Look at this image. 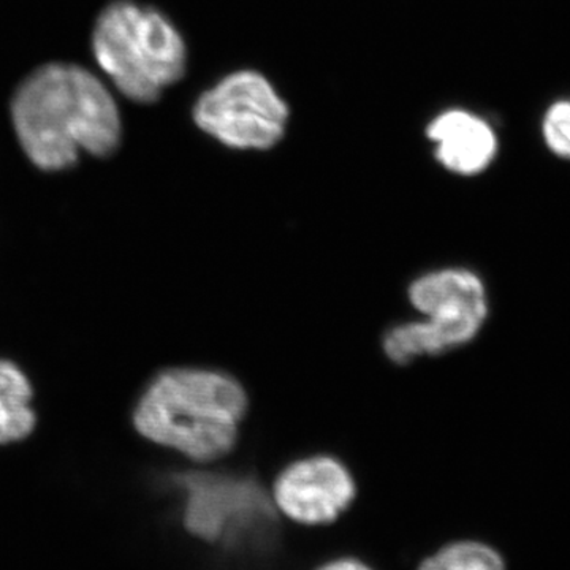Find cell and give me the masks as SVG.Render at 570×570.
<instances>
[{"mask_svg": "<svg viewBox=\"0 0 570 570\" xmlns=\"http://www.w3.org/2000/svg\"><path fill=\"white\" fill-rule=\"evenodd\" d=\"M194 121L228 148L265 151L283 140L288 107L264 75L239 70L198 99Z\"/></svg>", "mask_w": 570, "mask_h": 570, "instance_id": "cell-6", "label": "cell"}, {"mask_svg": "<svg viewBox=\"0 0 570 570\" xmlns=\"http://www.w3.org/2000/svg\"><path fill=\"white\" fill-rule=\"evenodd\" d=\"M18 141L33 165L59 171L81 153L110 156L121 141L118 105L104 82L73 63L32 71L11 102Z\"/></svg>", "mask_w": 570, "mask_h": 570, "instance_id": "cell-1", "label": "cell"}, {"mask_svg": "<svg viewBox=\"0 0 570 570\" xmlns=\"http://www.w3.org/2000/svg\"><path fill=\"white\" fill-rule=\"evenodd\" d=\"M92 50L118 91L137 104L156 102L186 71V45L175 26L130 0L112 2L100 13Z\"/></svg>", "mask_w": 570, "mask_h": 570, "instance_id": "cell-3", "label": "cell"}, {"mask_svg": "<svg viewBox=\"0 0 570 570\" xmlns=\"http://www.w3.org/2000/svg\"><path fill=\"white\" fill-rule=\"evenodd\" d=\"M542 135L547 148L554 156L570 159V100L550 105L543 116Z\"/></svg>", "mask_w": 570, "mask_h": 570, "instance_id": "cell-11", "label": "cell"}, {"mask_svg": "<svg viewBox=\"0 0 570 570\" xmlns=\"http://www.w3.org/2000/svg\"><path fill=\"white\" fill-rule=\"evenodd\" d=\"M314 570H374L365 561L354 557H341L336 560L325 561Z\"/></svg>", "mask_w": 570, "mask_h": 570, "instance_id": "cell-12", "label": "cell"}, {"mask_svg": "<svg viewBox=\"0 0 570 570\" xmlns=\"http://www.w3.org/2000/svg\"><path fill=\"white\" fill-rule=\"evenodd\" d=\"M247 407L245 389L227 373L171 367L142 392L134 425L154 444L213 463L235 449Z\"/></svg>", "mask_w": 570, "mask_h": 570, "instance_id": "cell-2", "label": "cell"}, {"mask_svg": "<svg viewBox=\"0 0 570 570\" xmlns=\"http://www.w3.org/2000/svg\"><path fill=\"white\" fill-rule=\"evenodd\" d=\"M183 493V524L195 539L250 557L277 543L279 519L272 494L250 475L184 472L171 479Z\"/></svg>", "mask_w": 570, "mask_h": 570, "instance_id": "cell-4", "label": "cell"}, {"mask_svg": "<svg viewBox=\"0 0 570 570\" xmlns=\"http://www.w3.org/2000/svg\"><path fill=\"white\" fill-rule=\"evenodd\" d=\"M33 390L20 366L0 360V445L22 441L36 428Z\"/></svg>", "mask_w": 570, "mask_h": 570, "instance_id": "cell-9", "label": "cell"}, {"mask_svg": "<svg viewBox=\"0 0 570 570\" xmlns=\"http://www.w3.org/2000/svg\"><path fill=\"white\" fill-rule=\"evenodd\" d=\"M354 475L340 460L314 455L296 460L277 475L272 499L281 515L302 527H326L355 501Z\"/></svg>", "mask_w": 570, "mask_h": 570, "instance_id": "cell-7", "label": "cell"}, {"mask_svg": "<svg viewBox=\"0 0 570 570\" xmlns=\"http://www.w3.org/2000/svg\"><path fill=\"white\" fill-rule=\"evenodd\" d=\"M417 570H508L494 547L479 540H455L420 561Z\"/></svg>", "mask_w": 570, "mask_h": 570, "instance_id": "cell-10", "label": "cell"}, {"mask_svg": "<svg viewBox=\"0 0 570 570\" xmlns=\"http://www.w3.org/2000/svg\"><path fill=\"white\" fill-rule=\"evenodd\" d=\"M412 306L423 321L395 325L382 346L396 365L455 351L474 340L489 313L482 281L466 268H442L422 275L409 287Z\"/></svg>", "mask_w": 570, "mask_h": 570, "instance_id": "cell-5", "label": "cell"}, {"mask_svg": "<svg viewBox=\"0 0 570 570\" xmlns=\"http://www.w3.org/2000/svg\"><path fill=\"white\" fill-rule=\"evenodd\" d=\"M428 138L436 145L434 154L452 174L474 176L490 167L498 153L493 127L480 116L464 110L442 112L428 126Z\"/></svg>", "mask_w": 570, "mask_h": 570, "instance_id": "cell-8", "label": "cell"}]
</instances>
